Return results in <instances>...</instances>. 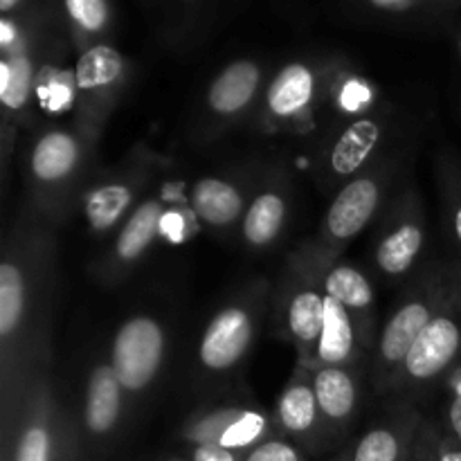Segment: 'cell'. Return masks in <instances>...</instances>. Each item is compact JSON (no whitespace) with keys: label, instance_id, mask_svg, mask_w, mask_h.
<instances>
[{"label":"cell","instance_id":"1","mask_svg":"<svg viewBox=\"0 0 461 461\" xmlns=\"http://www.w3.org/2000/svg\"><path fill=\"white\" fill-rule=\"evenodd\" d=\"M453 288L441 282H432L421 291L412 293L399 309L390 315L376 342V381L390 383L399 374L401 365L408 358L410 349L419 340L428 324L437 318L446 302L453 297Z\"/></svg>","mask_w":461,"mask_h":461},{"label":"cell","instance_id":"2","mask_svg":"<svg viewBox=\"0 0 461 461\" xmlns=\"http://www.w3.org/2000/svg\"><path fill=\"white\" fill-rule=\"evenodd\" d=\"M461 354V297L453 293L444 309L437 313L419 336L408 358L401 365L403 378L408 385H428L444 376L446 369L459 358ZM396 378V376H394ZM394 383V381H392Z\"/></svg>","mask_w":461,"mask_h":461},{"label":"cell","instance_id":"3","mask_svg":"<svg viewBox=\"0 0 461 461\" xmlns=\"http://www.w3.org/2000/svg\"><path fill=\"white\" fill-rule=\"evenodd\" d=\"M165 358V331L147 315L124 322L113 340L111 367L126 392H142L158 376Z\"/></svg>","mask_w":461,"mask_h":461},{"label":"cell","instance_id":"4","mask_svg":"<svg viewBox=\"0 0 461 461\" xmlns=\"http://www.w3.org/2000/svg\"><path fill=\"white\" fill-rule=\"evenodd\" d=\"M255 336V320L246 306H228L219 311L203 333L198 358L210 372H228L241 363Z\"/></svg>","mask_w":461,"mask_h":461},{"label":"cell","instance_id":"5","mask_svg":"<svg viewBox=\"0 0 461 461\" xmlns=\"http://www.w3.org/2000/svg\"><path fill=\"white\" fill-rule=\"evenodd\" d=\"M383 198V183L378 176H360L340 189L324 221V234L331 241L345 243L358 237L365 225L376 214Z\"/></svg>","mask_w":461,"mask_h":461},{"label":"cell","instance_id":"6","mask_svg":"<svg viewBox=\"0 0 461 461\" xmlns=\"http://www.w3.org/2000/svg\"><path fill=\"white\" fill-rule=\"evenodd\" d=\"M187 437L194 446L216 444L237 453H248L268 439V417L257 410H223L198 421Z\"/></svg>","mask_w":461,"mask_h":461},{"label":"cell","instance_id":"7","mask_svg":"<svg viewBox=\"0 0 461 461\" xmlns=\"http://www.w3.org/2000/svg\"><path fill=\"white\" fill-rule=\"evenodd\" d=\"M277 423L284 435L302 444H311L315 435L324 430L311 367L297 365L295 376L284 387L277 403Z\"/></svg>","mask_w":461,"mask_h":461},{"label":"cell","instance_id":"8","mask_svg":"<svg viewBox=\"0 0 461 461\" xmlns=\"http://www.w3.org/2000/svg\"><path fill=\"white\" fill-rule=\"evenodd\" d=\"M324 430L340 432L358 410V381L351 367H311Z\"/></svg>","mask_w":461,"mask_h":461},{"label":"cell","instance_id":"9","mask_svg":"<svg viewBox=\"0 0 461 461\" xmlns=\"http://www.w3.org/2000/svg\"><path fill=\"white\" fill-rule=\"evenodd\" d=\"M327 295L315 288H297L286 306V327L300 354V365L313 367L327 318Z\"/></svg>","mask_w":461,"mask_h":461},{"label":"cell","instance_id":"10","mask_svg":"<svg viewBox=\"0 0 461 461\" xmlns=\"http://www.w3.org/2000/svg\"><path fill=\"white\" fill-rule=\"evenodd\" d=\"M421 428L417 412H396L369 428L351 448V461H401L412 448Z\"/></svg>","mask_w":461,"mask_h":461},{"label":"cell","instance_id":"11","mask_svg":"<svg viewBox=\"0 0 461 461\" xmlns=\"http://www.w3.org/2000/svg\"><path fill=\"white\" fill-rule=\"evenodd\" d=\"M324 304H327V318H324V333L313 367H349L358 358V329L340 302L327 295Z\"/></svg>","mask_w":461,"mask_h":461},{"label":"cell","instance_id":"12","mask_svg":"<svg viewBox=\"0 0 461 461\" xmlns=\"http://www.w3.org/2000/svg\"><path fill=\"white\" fill-rule=\"evenodd\" d=\"M122 392L124 387L120 385L111 365H99L93 369L86 387L84 408L86 430L90 435L104 437L115 428L122 414Z\"/></svg>","mask_w":461,"mask_h":461},{"label":"cell","instance_id":"13","mask_svg":"<svg viewBox=\"0 0 461 461\" xmlns=\"http://www.w3.org/2000/svg\"><path fill=\"white\" fill-rule=\"evenodd\" d=\"M261 72L259 66L252 61H234L212 81L207 104L216 115H237L239 111L250 104L259 88Z\"/></svg>","mask_w":461,"mask_h":461},{"label":"cell","instance_id":"14","mask_svg":"<svg viewBox=\"0 0 461 461\" xmlns=\"http://www.w3.org/2000/svg\"><path fill=\"white\" fill-rule=\"evenodd\" d=\"M383 138V124L376 117H358L351 122L331 149V169L336 176H351L372 158Z\"/></svg>","mask_w":461,"mask_h":461},{"label":"cell","instance_id":"15","mask_svg":"<svg viewBox=\"0 0 461 461\" xmlns=\"http://www.w3.org/2000/svg\"><path fill=\"white\" fill-rule=\"evenodd\" d=\"M324 293L340 302L354 318L356 329L369 333V320L374 311V288L358 268L347 264L333 266L324 277Z\"/></svg>","mask_w":461,"mask_h":461},{"label":"cell","instance_id":"16","mask_svg":"<svg viewBox=\"0 0 461 461\" xmlns=\"http://www.w3.org/2000/svg\"><path fill=\"white\" fill-rule=\"evenodd\" d=\"M313 72L304 63H291V66L282 68L277 77L270 81L266 106H268L270 115L288 120V117H295L297 113L306 111L313 99Z\"/></svg>","mask_w":461,"mask_h":461},{"label":"cell","instance_id":"17","mask_svg":"<svg viewBox=\"0 0 461 461\" xmlns=\"http://www.w3.org/2000/svg\"><path fill=\"white\" fill-rule=\"evenodd\" d=\"M79 162V142L66 131H50L32 151V176L39 183H59L75 171Z\"/></svg>","mask_w":461,"mask_h":461},{"label":"cell","instance_id":"18","mask_svg":"<svg viewBox=\"0 0 461 461\" xmlns=\"http://www.w3.org/2000/svg\"><path fill=\"white\" fill-rule=\"evenodd\" d=\"M192 207L198 219L225 228L241 216L243 196L234 185L221 178H203L192 187Z\"/></svg>","mask_w":461,"mask_h":461},{"label":"cell","instance_id":"19","mask_svg":"<svg viewBox=\"0 0 461 461\" xmlns=\"http://www.w3.org/2000/svg\"><path fill=\"white\" fill-rule=\"evenodd\" d=\"M423 248V228L419 221H401L381 239L376 248V266L390 277L408 273Z\"/></svg>","mask_w":461,"mask_h":461},{"label":"cell","instance_id":"20","mask_svg":"<svg viewBox=\"0 0 461 461\" xmlns=\"http://www.w3.org/2000/svg\"><path fill=\"white\" fill-rule=\"evenodd\" d=\"M286 223V201L277 192H264L252 201L243 219V237L252 248H266Z\"/></svg>","mask_w":461,"mask_h":461},{"label":"cell","instance_id":"21","mask_svg":"<svg viewBox=\"0 0 461 461\" xmlns=\"http://www.w3.org/2000/svg\"><path fill=\"white\" fill-rule=\"evenodd\" d=\"M162 221V205L158 201H144L129 221L124 228L120 230V237L115 243V255L120 261H135L138 257L144 255L153 239L158 237Z\"/></svg>","mask_w":461,"mask_h":461},{"label":"cell","instance_id":"22","mask_svg":"<svg viewBox=\"0 0 461 461\" xmlns=\"http://www.w3.org/2000/svg\"><path fill=\"white\" fill-rule=\"evenodd\" d=\"M133 201V192L129 185L108 183L90 189L84 201V214L95 232H106L124 216Z\"/></svg>","mask_w":461,"mask_h":461},{"label":"cell","instance_id":"23","mask_svg":"<svg viewBox=\"0 0 461 461\" xmlns=\"http://www.w3.org/2000/svg\"><path fill=\"white\" fill-rule=\"evenodd\" d=\"M122 70H124V59L115 48L95 45V48L86 50L77 61L75 86L84 93L108 88L111 84H115Z\"/></svg>","mask_w":461,"mask_h":461},{"label":"cell","instance_id":"24","mask_svg":"<svg viewBox=\"0 0 461 461\" xmlns=\"http://www.w3.org/2000/svg\"><path fill=\"white\" fill-rule=\"evenodd\" d=\"M25 311V279L12 261L0 266V336L9 340L18 331Z\"/></svg>","mask_w":461,"mask_h":461},{"label":"cell","instance_id":"25","mask_svg":"<svg viewBox=\"0 0 461 461\" xmlns=\"http://www.w3.org/2000/svg\"><path fill=\"white\" fill-rule=\"evenodd\" d=\"M34 84V68L25 54H12L0 63V102L9 111H21Z\"/></svg>","mask_w":461,"mask_h":461},{"label":"cell","instance_id":"26","mask_svg":"<svg viewBox=\"0 0 461 461\" xmlns=\"http://www.w3.org/2000/svg\"><path fill=\"white\" fill-rule=\"evenodd\" d=\"M243 461H306L304 453L293 441L268 437L243 455Z\"/></svg>","mask_w":461,"mask_h":461},{"label":"cell","instance_id":"27","mask_svg":"<svg viewBox=\"0 0 461 461\" xmlns=\"http://www.w3.org/2000/svg\"><path fill=\"white\" fill-rule=\"evenodd\" d=\"M72 21L86 32H99L108 21V7L104 0H66Z\"/></svg>","mask_w":461,"mask_h":461},{"label":"cell","instance_id":"28","mask_svg":"<svg viewBox=\"0 0 461 461\" xmlns=\"http://www.w3.org/2000/svg\"><path fill=\"white\" fill-rule=\"evenodd\" d=\"M410 461H437V430L430 423H421L419 428Z\"/></svg>","mask_w":461,"mask_h":461},{"label":"cell","instance_id":"29","mask_svg":"<svg viewBox=\"0 0 461 461\" xmlns=\"http://www.w3.org/2000/svg\"><path fill=\"white\" fill-rule=\"evenodd\" d=\"M243 455L216 444H198L192 450V461H243Z\"/></svg>","mask_w":461,"mask_h":461},{"label":"cell","instance_id":"30","mask_svg":"<svg viewBox=\"0 0 461 461\" xmlns=\"http://www.w3.org/2000/svg\"><path fill=\"white\" fill-rule=\"evenodd\" d=\"M437 461H461V441L450 432H437Z\"/></svg>","mask_w":461,"mask_h":461},{"label":"cell","instance_id":"31","mask_svg":"<svg viewBox=\"0 0 461 461\" xmlns=\"http://www.w3.org/2000/svg\"><path fill=\"white\" fill-rule=\"evenodd\" d=\"M446 421H448L450 435L461 441V392H455V396L446 405Z\"/></svg>","mask_w":461,"mask_h":461},{"label":"cell","instance_id":"32","mask_svg":"<svg viewBox=\"0 0 461 461\" xmlns=\"http://www.w3.org/2000/svg\"><path fill=\"white\" fill-rule=\"evenodd\" d=\"M453 234L461 246V198L455 203V207H453Z\"/></svg>","mask_w":461,"mask_h":461},{"label":"cell","instance_id":"33","mask_svg":"<svg viewBox=\"0 0 461 461\" xmlns=\"http://www.w3.org/2000/svg\"><path fill=\"white\" fill-rule=\"evenodd\" d=\"M0 30H3V43L9 45V41L14 39V30H12V23L3 21L0 23Z\"/></svg>","mask_w":461,"mask_h":461},{"label":"cell","instance_id":"34","mask_svg":"<svg viewBox=\"0 0 461 461\" xmlns=\"http://www.w3.org/2000/svg\"><path fill=\"white\" fill-rule=\"evenodd\" d=\"M372 3L381 5V7H399V5L410 3V0H372Z\"/></svg>","mask_w":461,"mask_h":461},{"label":"cell","instance_id":"35","mask_svg":"<svg viewBox=\"0 0 461 461\" xmlns=\"http://www.w3.org/2000/svg\"><path fill=\"white\" fill-rule=\"evenodd\" d=\"M331 461H351V448H345L340 455H336Z\"/></svg>","mask_w":461,"mask_h":461},{"label":"cell","instance_id":"36","mask_svg":"<svg viewBox=\"0 0 461 461\" xmlns=\"http://www.w3.org/2000/svg\"><path fill=\"white\" fill-rule=\"evenodd\" d=\"M16 3L18 0H0V9H3V12H9L12 7H16Z\"/></svg>","mask_w":461,"mask_h":461},{"label":"cell","instance_id":"37","mask_svg":"<svg viewBox=\"0 0 461 461\" xmlns=\"http://www.w3.org/2000/svg\"><path fill=\"white\" fill-rule=\"evenodd\" d=\"M410 459H412V448H410V453H408V455H405V457H403V459H401V461H410Z\"/></svg>","mask_w":461,"mask_h":461},{"label":"cell","instance_id":"38","mask_svg":"<svg viewBox=\"0 0 461 461\" xmlns=\"http://www.w3.org/2000/svg\"><path fill=\"white\" fill-rule=\"evenodd\" d=\"M171 461H183V459H171Z\"/></svg>","mask_w":461,"mask_h":461},{"label":"cell","instance_id":"39","mask_svg":"<svg viewBox=\"0 0 461 461\" xmlns=\"http://www.w3.org/2000/svg\"><path fill=\"white\" fill-rule=\"evenodd\" d=\"M459 48H461V43H459Z\"/></svg>","mask_w":461,"mask_h":461}]
</instances>
